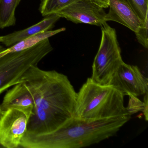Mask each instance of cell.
Masks as SVG:
<instances>
[{"label":"cell","mask_w":148,"mask_h":148,"mask_svg":"<svg viewBox=\"0 0 148 148\" xmlns=\"http://www.w3.org/2000/svg\"><path fill=\"white\" fill-rule=\"evenodd\" d=\"M25 82L34 101L26 134H45L60 128L74 116L77 93L67 76L55 71L31 66Z\"/></svg>","instance_id":"6da1fadb"},{"label":"cell","mask_w":148,"mask_h":148,"mask_svg":"<svg viewBox=\"0 0 148 148\" xmlns=\"http://www.w3.org/2000/svg\"><path fill=\"white\" fill-rule=\"evenodd\" d=\"M131 116L86 121L73 117L58 130L45 134H25L20 147L80 148L98 143L116 134Z\"/></svg>","instance_id":"7a4b0ae2"},{"label":"cell","mask_w":148,"mask_h":148,"mask_svg":"<svg viewBox=\"0 0 148 148\" xmlns=\"http://www.w3.org/2000/svg\"><path fill=\"white\" fill-rule=\"evenodd\" d=\"M124 97L112 86L99 84L88 78L77 93L73 116L95 121L131 116L125 106Z\"/></svg>","instance_id":"3957f363"},{"label":"cell","mask_w":148,"mask_h":148,"mask_svg":"<svg viewBox=\"0 0 148 148\" xmlns=\"http://www.w3.org/2000/svg\"><path fill=\"white\" fill-rule=\"evenodd\" d=\"M49 38L29 49L8 53L0 58V94L22 82L27 70L40 61L53 50Z\"/></svg>","instance_id":"277c9868"},{"label":"cell","mask_w":148,"mask_h":148,"mask_svg":"<svg viewBox=\"0 0 148 148\" xmlns=\"http://www.w3.org/2000/svg\"><path fill=\"white\" fill-rule=\"evenodd\" d=\"M101 28V42L92 64L90 78L95 83L106 85L123 61L115 29L106 23Z\"/></svg>","instance_id":"5b68a950"},{"label":"cell","mask_w":148,"mask_h":148,"mask_svg":"<svg viewBox=\"0 0 148 148\" xmlns=\"http://www.w3.org/2000/svg\"><path fill=\"white\" fill-rule=\"evenodd\" d=\"M29 118L13 109L2 111L0 116V145L6 148L20 147L27 130Z\"/></svg>","instance_id":"8992f818"},{"label":"cell","mask_w":148,"mask_h":148,"mask_svg":"<svg viewBox=\"0 0 148 148\" xmlns=\"http://www.w3.org/2000/svg\"><path fill=\"white\" fill-rule=\"evenodd\" d=\"M109 85L121 92L124 95L135 97L148 92V79L137 66L123 62L112 77Z\"/></svg>","instance_id":"52a82bcc"},{"label":"cell","mask_w":148,"mask_h":148,"mask_svg":"<svg viewBox=\"0 0 148 148\" xmlns=\"http://www.w3.org/2000/svg\"><path fill=\"white\" fill-rule=\"evenodd\" d=\"M104 8L90 0H78L56 13L75 24L102 26L106 23Z\"/></svg>","instance_id":"ba28073f"},{"label":"cell","mask_w":148,"mask_h":148,"mask_svg":"<svg viewBox=\"0 0 148 148\" xmlns=\"http://www.w3.org/2000/svg\"><path fill=\"white\" fill-rule=\"evenodd\" d=\"M34 106L32 92L24 82L15 85L8 90L0 105L2 111L9 109L18 110L24 112L29 119L32 113Z\"/></svg>","instance_id":"9c48e42d"},{"label":"cell","mask_w":148,"mask_h":148,"mask_svg":"<svg viewBox=\"0 0 148 148\" xmlns=\"http://www.w3.org/2000/svg\"><path fill=\"white\" fill-rule=\"evenodd\" d=\"M108 1L110 10L106 15V21L118 22L136 32L142 23L126 1L108 0Z\"/></svg>","instance_id":"30bf717a"},{"label":"cell","mask_w":148,"mask_h":148,"mask_svg":"<svg viewBox=\"0 0 148 148\" xmlns=\"http://www.w3.org/2000/svg\"><path fill=\"white\" fill-rule=\"evenodd\" d=\"M60 18L57 14L46 16L42 21L30 27L5 36H0V43L9 47L35 34L50 31L54 27V24Z\"/></svg>","instance_id":"8fae6325"},{"label":"cell","mask_w":148,"mask_h":148,"mask_svg":"<svg viewBox=\"0 0 148 148\" xmlns=\"http://www.w3.org/2000/svg\"><path fill=\"white\" fill-rule=\"evenodd\" d=\"M66 28L64 27H62V28H60L57 30H53V31L50 30V31L40 33L32 37L25 39L16 43L12 46L5 49L2 51L1 52L0 58L8 53L20 51L29 49L38 44L42 40L46 39L49 38L61 32H64Z\"/></svg>","instance_id":"7c38bea8"},{"label":"cell","mask_w":148,"mask_h":148,"mask_svg":"<svg viewBox=\"0 0 148 148\" xmlns=\"http://www.w3.org/2000/svg\"><path fill=\"white\" fill-rule=\"evenodd\" d=\"M21 0H0V28L15 25V11Z\"/></svg>","instance_id":"4fadbf2b"},{"label":"cell","mask_w":148,"mask_h":148,"mask_svg":"<svg viewBox=\"0 0 148 148\" xmlns=\"http://www.w3.org/2000/svg\"><path fill=\"white\" fill-rule=\"evenodd\" d=\"M78 0H42L39 11L44 17L56 14Z\"/></svg>","instance_id":"5bb4252c"},{"label":"cell","mask_w":148,"mask_h":148,"mask_svg":"<svg viewBox=\"0 0 148 148\" xmlns=\"http://www.w3.org/2000/svg\"><path fill=\"white\" fill-rule=\"evenodd\" d=\"M141 23L148 16V0H125Z\"/></svg>","instance_id":"9a60e30c"},{"label":"cell","mask_w":148,"mask_h":148,"mask_svg":"<svg viewBox=\"0 0 148 148\" xmlns=\"http://www.w3.org/2000/svg\"><path fill=\"white\" fill-rule=\"evenodd\" d=\"M148 16L146 17L144 23L141 24L136 32V37L138 41L145 48H148Z\"/></svg>","instance_id":"2e32d148"},{"label":"cell","mask_w":148,"mask_h":148,"mask_svg":"<svg viewBox=\"0 0 148 148\" xmlns=\"http://www.w3.org/2000/svg\"><path fill=\"white\" fill-rule=\"evenodd\" d=\"M129 102L128 106L126 107L128 113L131 116L139 111H143L144 103L139 100L137 97L129 95Z\"/></svg>","instance_id":"e0dca14e"},{"label":"cell","mask_w":148,"mask_h":148,"mask_svg":"<svg viewBox=\"0 0 148 148\" xmlns=\"http://www.w3.org/2000/svg\"><path fill=\"white\" fill-rule=\"evenodd\" d=\"M144 109L143 112L145 117V119L146 121L148 120V92L145 94L144 97Z\"/></svg>","instance_id":"ac0fdd59"},{"label":"cell","mask_w":148,"mask_h":148,"mask_svg":"<svg viewBox=\"0 0 148 148\" xmlns=\"http://www.w3.org/2000/svg\"><path fill=\"white\" fill-rule=\"evenodd\" d=\"M93 3L98 5L103 8H107L109 7L108 0H90Z\"/></svg>","instance_id":"d6986e66"},{"label":"cell","mask_w":148,"mask_h":148,"mask_svg":"<svg viewBox=\"0 0 148 148\" xmlns=\"http://www.w3.org/2000/svg\"><path fill=\"white\" fill-rule=\"evenodd\" d=\"M5 47H3V46H2L0 45V52L4 51V50H5Z\"/></svg>","instance_id":"ffe728a7"},{"label":"cell","mask_w":148,"mask_h":148,"mask_svg":"<svg viewBox=\"0 0 148 148\" xmlns=\"http://www.w3.org/2000/svg\"><path fill=\"white\" fill-rule=\"evenodd\" d=\"M2 111L1 110V106H0V116L1 115V113H2Z\"/></svg>","instance_id":"44dd1931"}]
</instances>
